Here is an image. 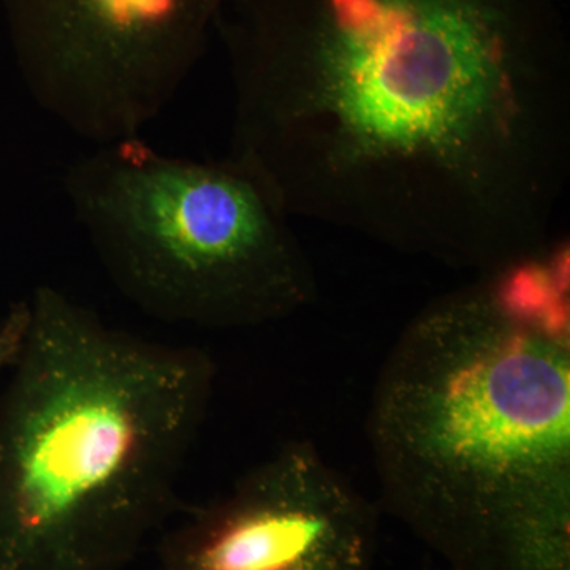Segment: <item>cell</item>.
<instances>
[{
  "label": "cell",
  "mask_w": 570,
  "mask_h": 570,
  "mask_svg": "<svg viewBox=\"0 0 570 570\" xmlns=\"http://www.w3.org/2000/svg\"><path fill=\"white\" fill-rule=\"evenodd\" d=\"M238 0H0L40 108L96 145L140 137Z\"/></svg>",
  "instance_id": "5b68a950"
},
{
  "label": "cell",
  "mask_w": 570,
  "mask_h": 570,
  "mask_svg": "<svg viewBox=\"0 0 570 570\" xmlns=\"http://www.w3.org/2000/svg\"><path fill=\"white\" fill-rule=\"evenodd\" d=\"M230 153L292 217L490 272L570 178L566 0H238Z\"/></svg>",
  "instance_id": "6da1fadb"
},
{
  "label": "cell",
  "mask_w": 570,
  "mask_h": 570,
  "mask_svg": "<svg viewBox=\"0 0 570 570\" xmlns=\"http://www.w3.org/2000/svg\"><path fill=\"white\" fill-rule=\"evenodd\" d=\"M62 189L110 283L156 321L257 328L316 299L291 213L235 157L187 159L127 138L73 160Z\"/></svg>",
  "instance_id": "277c9868"
},
{
  "label": "cell",
  "mask_w": 570,
  "mask_h": 570,
  "mask_svg": "<svg viewBox=\"0 0 570 570\" xmlns=\"http://www.w3.org/2000/svg\"><path fill=\"white\" fill-rule=\"evenodd\" d=\"M376 509L311 442L294 441L195 512L165 570H370Z\"/></svg>",
  "instance_id": "8992f818"
},
{
  "label": "cell",
  "mask_w": 570,
  "mask_h": 570,
  "mask_svg": "<svg viewBox=\"0 0 570 570\" xmlns=\"http://www.w3.org/2000/svg\"><path fill=\"white\" fill-rule=\"evenodd\" d=\"M367 439L385 504L450 570H569L568 239L415 314Z\"/></svg>",
  "instance_id": "7a4b0ae2"
},
{
  "label": "cell",
  "mask_w": 570,
  "mask_h": 570,
  "mask_svg": "<svg viewBox=\"0 0 570 570\" xmlns=\"http://www.w3.org/2000/svg\"><path fill=\"white\" fill-rule=\"evenodd\" d=\"M29 322L28 298L18 299L0 313V379L20 351Z\"/></svg>",
  "instance_id": "52a82bcc"
},
{
  "label": "cell",
  "mask_w": 570,
  "mask_h": 570,
  "mask_svg": "<svg viewBox=\"0 0 570 570\" xmlns=\"http://www.w3.org/2000/svg\"><path fill=\"white\" fill-rule=\"evenodd\" d=\"M28 303L0 379V570H105L174 504L216 363L108 324L55 285Z\"/></svg>",
  "instance_id": "3957f363"
}]
</instances>
